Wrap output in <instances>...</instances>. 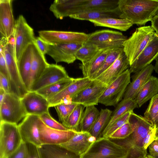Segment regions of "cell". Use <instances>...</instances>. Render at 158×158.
Wrapping results in <instances>:
<instances>
[{
  "label": "cell",
  "mask_w": 158,
  "mask_h": 158,
  "mask_svg": "<svg viewBox=\"0 0 158 158\" xmlns=\"http://www.w3.org/2000/svg\"><path fill=\"white\" fill-rule=\"evenodd\" d=\"M85 107L78 104L67 119L62 123L67 129L76 131H79V127Z\"/></svg>",
  "instance_id": "e575fe53"
},
{
  "label": "cell",
  "mask_w": 158,
  "mask_h": 158,
  "mask_svg": "<svg viewBox=\"0 0 158 158\" xmlns=\"http://www.w3.org/2000/svg\"><path fill=\"white\" fill-rule=\"evenodd\" d=\"M42 122L48 127L56 130L66 131L69 129L54 119L49 112L43 113L39 116Z\"/></svg>",
  "instance_id": "b9f144b4"
},
{
  "label": "cell",
  "mask_w": 158,
  "mask_h": 158,
  "mask_svg": "<svg viewBox=\"0 0 158 158\" xmlns=\"http://www.w3.org/2000/svg\"><path fill=\"white\" fill-rule=\"evenodd\" d=\"M112 48L99 50L89 59L80 64L79 68L83 77L89 79L101 67Z\"/></svg>",
  "instance_id": "d4e9b609"
},
{
  "label": "cell",
  "mask_w": 158,
  "mask_h": 158,
  "mask_svg": "<svg viewBox=\"0 0 158 158\" xmlns=\"http://www.w3.org/2000/svg\"><path fill=\"white\" fill-rule=\"evenodd\" d=\"M0 73L4 75L9 80L10 88L11 79L5 58L4 50H0Z\"/></svg>",
  "instance_id": "f6af8a7d"
},
{
  "label": "cell",
  "mask_w": 158,
  "mask_h": 158,
  "mask_svg": "<svg viewBox=\"0 0 158 158\" xmlns=\"http://www.w3.org/2000/svg\"><path fill=\"white\" fill-rule=\"evenodd\" d=\"M158 94V79L152 76L142 87L135 99L138 107L144 104Z\"/></svg>",
  "instance_id": "4316f807"
},
{
  "label": "cell",
  "mask_w": 158,
  "mask_h": 158,
  "mask_svg": "<svg viewBox=\"0 0 158 158\" xmlns=\"http://www.w3.org/2000/svg\"><path fill=\"white\" fill-rule=\"evenodd\" d=\"M40 118L39 116L27 114L18 125L23 142L32 144L39 148L42 145L38 126Z\"/></svg>",
  "instance_id": "5bb4252c"
},
{
  "label": "cell",
  "mask_w": 158,
  "mask_h": 158,
  "mask_svg": "<svg viewBox=\"0 0 158 158\" xmlns=\"http://www.w3.org/2000/svg\"><path fill=\"white\" fill-rule=\"evenodd\" d=\"M27 144L28 150V158H42L38 147L30 143Z\"/></svg>",
  "instance_id": "7dc6e473"
},
{
  "label": "cell",
  "mask_w": 158,
  "mask_h": 158,
  "mask_svg": "<svg viewBox=\"0 0 158 158\" xmlns=\"http://www.w3.org/2000/svg\"><path fill=\"white\" fill-rule=\"evenodd\" d=\"M154 66L150 64L135 73L127 86L123 99H135L140 90L152 76Z\"/></svg>",
  "instance_id": "7402d4cb"
},
{
  "label": "cell",
  "mask_w": 158,
  "mask_h": 158,
  "mask_svg": "<svg viewBox=\"0 0 158 158\" xmlns=\"http://www.w3.org/2000/svg\"><path fill=\"white\" fill-rule=\"evenodd\" d=\"M39 36L50 44L66 43L83 44L87 41L88 34L82 32L55 30H41Z\"/></svg>",
  "instance_id": "8fae6325"
},
{
  "label": "cell",
  "mask_w": 158,
  "mask_h": 158,
  "mask_svg": "<svg viewBox=\"0 0 158 158\" xmlns=\"http://www.w3.org/2000/svg\"><path fill=\"white\" fill-rule=\"evenodd\" d=\"M49 64L34 42L32 43V58L30 81V91Z\"/></svg>",
  "instance_id": "cb8c5ba5"
},
{
  "label": "cell",
  "mask_w": 158,
  "mask_h": 158,
  "mask_svg": "<svg viewBox=\"0 0 158 158\" xmlns=\"http://www.w3.org/2000/svg\"><path fill=\"white\" fill-rule=\"evenodd\" d=\"M129 69L111 83L100 98L98 103L105 106H115L121 101L131 82Z\"/></svg>",
  "instance_id": "ba28073f"
},
{
  "label": "cell",
  "mask_w": 158,
  "mask_h": 158,
  "mask_svg": "<svg viewBox=\"0 0 158 158\" xmlns=\"http://www.w3.org/2000/svg\"><path fill=\"white\" fill-rule=\"evenodd\" d=\"M96 139L89 132L76 131L68 141L59 145L80 157L86 152Z\"/></svg>",
  "instance_id": "ffe728a7"
},
{
  "label": "cell",
  "mask_w": 158,
  "mask_h": 158,
  "mask_svg": "<svg viewBox=\"0 0 158 158\" xmlns=\"http://www.w3.org/2000/svg\"><path fill=\"white\" fill-rule=\"evenodd\" d=\"M35 42L44 55H45L47 54L49 44L46 42L40 36L35 37Z\"/></svg>",
  "instance_id": "bcb514c9"
},
{
  "label": "cell",
  "mask_w": 158,
  "mask_h": 158,
  "mask_svg": "<svg viewBox=\"0 0 158 158\" xmlns=\"http://www.w3.org/2000/svg\"><path fill=\"white\" fill-rule=\"evenodd\" d=\"M27 114L21 98L13 94H6L0 103V122L17 124Z\"/></svg>",
  "instance_id": "9c48e42d"
},
{
  "label": "cell",
  "mask_w": 158,
  "mask_h": 158,
  "mask_svg": "<svg viewBox=\"0 0 158 158\" xmlns=\"http://www.w3.org/2000/svg\"><path fill=\"white\" fill-rule=\"evenodd\" d=\"M77 104L72 102H63L54 106L62 123L67 119Z\"/></svg>",
  "instance_id": "f35d334b"
},
{
  "label": "cell",
  "mask_w": 158,
  "mask_h": 158,
  "mask_svg": "<svg viewBox=\"0 0 158 158\" xmlns=\"http://www.w3.org/2000/svg\"><path fill=\"white\" fill-rule=\"evenodd\" d=\"M130 66L129 62L123 51L114 63L96 79L108 85Z\"/></svg>",
  "instance_id": "603a6c76"
},
{
  "label": "cell",
  "mask_w": 158,
  "mask_h": 158,
  "mask_svg": "<svg viewBox=\"0 0 158 158\" xmlns=\"http://www.w3.org/2000/svg\"><path fill=\"white\" fill-rule=\"evenodd\" d=\"M83 44L74 43L49 44L47 54L56 63L64 62L68 64L73 63L77 59L76 55L77 51Z\"/></svg>",
  "instance_id": "9a60e30c"
},
{
  "label": "cell",
  "mask_w": 158,
  "mask_h": 158,
  "mask_svg": "<svg viewBox=\"0 0 158 158\" xmlns=\"http://www.w3.org/2000/svg\"><path fill=\"white\" fill-rule=\"evenodd\" d=\"M21 100L27 115L40 116L49 112L50 107L48 101L36 92H28Z\"/></svg>",
  "instance_id": "44dd1931"
},
{
  "label": "cell",
  "mask_w": 158,
  "mask_h": 158,
  "mask_svg": "<svg viewBox=\"0 0 158 158\" xmlns=\"http://www.w3.org/2000/svg\"><path fill=\"white\" fill-rule=\"evenodd\" d=\"M107 86L97 79L92 80L89 85L73 97L70 102L82 105L85 107L97 105Z\"/></svg>",
  "instance_id": "7c38bea8"
},
{
  "label": "cell",
  "mask_w": 158,
  "mask_h": 158,
  "mask_svg": "<svg viewBox=\"0 0 158 158\" xmlns=\"http://www.w3.org/2000/svg\"><path fill=\"white\" fill-rule=\"evenodd\" d=\"M148 148L149 155L152 156L158 154V140L156 139L153 141Z\"/></svg>",
  "instance_id": "681fc988"
},
{
  "label": "cell",
  "mask_w": 158,
  "mask_h": 158,
  "mask_svg": "<svg viewBox=\"0 0 158 158\" xmlns=\"http://www.w3.org/2000/svg\"><path fill=\"white\" fill-rule=\"evenodd\" d=\"M158 34L149 42L129 69L131 73H136L151 64L158 57Z\"/></svg>",
  "instance_id": "d6986e66"
},
{
  "label": "cell",
  "mask_w": 158,
  "mask_h": 158,
  "mask_svg": "<svg viewBox=\"0 0 158 158\" xmlns=\"http://www.w3.org/2000/svg\"><path fill=\"white\" fill-rule=\"evenodd\" d=\"M127 39L121 32L106 29L88 34L87 42L91 43L99 50H104L122 47Z\"/></svg>",
  "instance_id": "30bf717a"
},
{
  "label": "cell",
  "mask_w": 158,
  "mask_h": 158,
  "mask_svg": "<svg viewBox=\"0 0 158 158\" xmlns=\"http://www.w3.org/2000/svg\"><path fill=\"white\" fill-rule=\"evenodd\" d=\"M13 36L15 55L17 61L25 49L34 42L35 39L33 28L22 15H19L16 20Z\"/></svg>",
  "instance_id": "52a82bcc"
},
{
  "label": "cell",
  "mask_w": 158,
  "mask_h": 158,
  "mask_svg": "<svg viewBox=\"0 0 158 158\" xmlns=\"http://www.w3.org/2000/svg\"><path fill=\"white\" fill-rule=\"evenodd\" d=\"M28 154L27 143L22 142L18 148L7 158H28Z\"/></svg>",
  "instance_id": "ee69618b"
},
{
  "label": "cell",
  "mask_w": 158,
  "mask_h": 158,
  "mask_svg": "<svg viewBox=\"0 0 158 158\" xmlns=\"http://www.w3.org/2000/svg\"><path fill=\"white\" fill-rule=\"evenodd\" d=\"M153 126L156 127L158 131V112L155 119L154 124Z\"/></svg>",
  "instance_id": "db71d44e"
},
{
  "label": "cell",
  "mask_w": 158,
  "mask_h": 158,
  "mask_svg": "<svg viewBox=\"0 0 158 158\" xmlns=\"http://www.w3.org/2000/svg\"><path fill=\"white\" fill-rule=\"evenodd\" d=\"M151 26L158 34V17L153 18L151 20Z\"/></svg>",
  "instance_id": "f907efd6"
},
{
  "label": "cell",
  "mask_w": 158,
  "mask_h": 158,
  "mask_svg": "<svg viewBox=\"0 0 158 158\" xmlns=\"http://www.w3.org/2000/svg\"><path fill=\"white\" fill-rule=\"evenodd\" d=\"M121 13L118 8L108 11H91L82 12L72 15L70 18L80 20H95L108 18H120Z\"/></svg>",
  "instance_id": "f1b7e54d"
},
{
  "label": "cell",
  "mask_w": 158,
  "mask_h": 158,
  "mask_svg": "<svg viewBox=\"0 0 158 158\" xmlns=\"http://www.w3.org/2000/svg\"><path fill=\"white\" fill-rule=\"evenodd\" d=\"M155 31L151 26L138 27L132 35L124 42L123 44V51L130 66L154 37L156 34Z\"/></svg>",
  "instance_id": "3957f363"
},
{
  "label": "cell",
  "mask_w": 158,
  "mask_h": 158,
  "mask_svg": "<svg viewBox=\"0 0 158 158\" xmlns=\"http://www.w3.org/2000/svg\"><path fill=\"white\" fill-rule=\"evenodd\" d=\"M1 37L0 45L3 48L5 58L10 77L11 94L16 95L22 98L27 93L21 78L15 55L13 43Z\"/></svg>",
  "instance_id": "5b68a950"
},
{
  "label": "cell",
  "mask_w": 158,
  "mask_h": 158,
  "mask_svg": "<svg viewBox=\"0 0 158 158\" xmlns=\"http://www.w3.org/2000/svg\"><path fill=\"white\" fill-rule=\"evenodd\" d=\"M156 62L154 66V69L158 74V57L156 59Z\"/></svg>",
  "instance_id": "f5cc1de1"
},
{
  "label": "cell",
  "mask_w": 158,
  "mask_h": 158,
  "mask_svg": "<svg viewBox=\"0 0 158 158\" xmlns=\"http://www.w3.org/2000/svg\"><path fill=\"white\" fill-rule=\"evenodd\" d=\"M74 79L69 77L45 87L36 92L48 100L70 84Z\"/></svg>",
  "instance_id": "d6a6232c"
},
{
  "label": "cell",
  "mask_w": 158,
  "mask_h": 158,
  "mask_svg": "<svg viewBox=\"0 0 158 158\" xmlns=\"http://www.w3.org/2000/svg\"><path fill=\"white\" fill-rule=\"evenodd\" d=\"M129 149L109 138L97 139L80 158H127Z\"/></svg>",
  "instance_id": "277c9868"
},
{
  "label": "cell",
  "mask_w": 158,
  "mask_h": 158,
  "mask_svg": "<svg viewBox=\"0 0 158 158\" xmlns=\"http://www.w3.org/2000/svg\"><path fill=\"white\" fill-rule=\"evenodd\" d=\"M69 77L63 66L56 64H49L40 78L32 85L30 91L36 92Z\"/></svg>",
  "instance_id": "e0dca14e"
},
{
  "label": "cell",
  "mask_w": 158,
  "mask_h": 158,
  "mask_svg": "<svg viewBox=\"0 0 158 158\" xmlns=\"http://www.w3.org/2000/svg\"><path fill=\"white\" fill-rule=\"evenodd\" d=\"M12 0H0V32L1 37L9 40L13 36L16 20L13 13Z\"/></svg>",
  "instance_id": "ac0fdd59"
},
{
  "label": "cell",
  "mask_w": 158,
  "mask_h": 158,
  "mask_svg": "<svg viewBox=\"0 0 158 158\" xmlns=\"http://www.w3.org/2000/svg\"><path fill=\"white\" fill-rule=\"evenodd\" d=\"M118 5L120 18L137 25H144L151 21L158 9V0H118Z\"/></svg>",
  "instance_id": "6da1fadb"
},
{
  "label": "cell",
  "mask_w": 158,
  "mask_h": 158,
  "mask_svg": "<svg viewBox=\"0 0 158 158\" xmlns=\"http://www.w3.org/2000/svg\"><path fill=\"white\" fill-rule=\"evenodd\" d=\"M135 127V122L130 117L129 122L115 131L110 135L109 138L111 139H124L131 134Z\"/></svg>",
  "instance_id": "8d00e7d4"
},
{
  "label": "cell",
  "mask_w": 158,
  "mask_h": 158,
  "mask_svg": "<svg viewBox=\"0 0 158 158\" xmlns=\"http://www.w3.org/2000/svg\"><path fill=\"white\" fill-rule=\"evenodd\" d=\"M89 21L95 26L106 27L123 31H127L133 24L128 20L119 18H108Z\"/></svg>",
  "instance_id": "f546056e"
},
{
  "label": "cell",
  "mask_w": 158,
  "mask_h": 158,
  "mask_svg": "<svg viewBox=\"0 0 158 158\" xmlns=\"http://www.w3.org/2000/svg\"><path fill=\"white\" fill-rule=\"evenodd\" d=\"M32 58V43L23 52L17 61L18 70L23 83L30 91V81Z\"/></svg>",
  "instance_id": "484cf974"
},
{
  "label": "cell",
  "mask_w": 158,
  "mask_h": 158,
  "mask_svg": "<svg viewBox=\"0 0 158 158\" xmlns=\"http://www.w3.org/2000/svg\"><path fill=\"white\" fill-rule=\"evenodd\" d=\"M39 149L42 158H80L59 145H42Z\"/></svg>",
  "instance_id": "83f0119b"
},
{
  "label": "cell",
  "mask_w": 158,
  "mask_h": 158,
  "mask_svg": "<svg viewBox=\"0 0 158 158\" xmlns=\"http://www.w3.org/2000/svg\"><path fill=\"white\" fill-rule=\"evenodd\" d=\"M155 17H158V9L157 10L153 15V18Z\"/></svg>",
  "instance_id": "11a10c76"
},
{
  "label": "cell",
  "mask_w": 158,
  "mask_h": 158,
  "mask_svg": "<svg viewBox=\"0 0 158 158\" xmlns=\"http://www.w3.org/2000/svg\"><path fill=\"white\" fill-rule=\"evenodd\" d=\"M158 112V94L152 98L144 113V117L152 125Z\"/></svg>",
  "instance_id": "ab89813d"
},
{
  "label": "cell",
  "mask_w": 158,
  "mask_h": 158,
  "mask_svg": "<svg viewBox=\"0 0 158 158\" xmlns=\"http://www.w3.org/2000/svg\"><path fill=\"white\" fill-rule=\"evenodd\" d=\"M98 50L93 44L87 42L77 51L76 55V59L83 62L89 59Z\"/></svg>",
  "instance_id": "74e56055"
},
{
  "label": "cell",
  "mask_w": 158,
  "mask_h": 158,
  "mask_svg": "<svg viewBox=\"0 0 158 158\" xmlns=\"http://www.w3.org/2000/svg\"><path fill=\"white\" fill-rule=\"evenodd\" d=\"M100 113L95 106L85 107L80 121L79 131L89 132Z\"/></svg>",
  "instance_id": "4dcf8cb0"
},
{
  "label": "cell",
  "mask_w": 158,
  "mask_h": 158,
  "mask_svg": "<svg viewBox=\"0 0 158 158\" xmlns=\"http://www.w3.org/2000/svg\"><path fill=\"white\" fill-rule=\"evenodd\" d=\"M158 131L155 126L152 125L150 128L143 143V148L147 151L149 145L154 140L157 139Z\"/></svg>",
  "instance_id": "7bdbcfd3"
},
{
  "label": "cell",
  "mask_w": 158,
  "mask_h": 158,
  "mask_svg": "<svg viewBox=\"0 0 158 158\" xmlns=\"http://www.w3.org/2000/svg\"><path fill=\"white\" fill-rule=\"evenodd\" d=\"M0 88L3 89L6 94L11 93L10 85L9 80L0 73Z\"/></svg>",
  "instance_id": "c3c4849f"
},
{
  "label": "cell",
  "mask_w": 158,
  "mask_h": 158,
  "mask_svg": "<svg viewBox=\"0 0 158 158\" xmlns=\"http://www.w3.org/2000/svg\"><path fill=\"white\" fill-rule=\"evenodd\" d=\"M146 158H153L149 154H148L146 157Z\"/></svg>",
  "instance_id": "6f0895ef"
},
{
  "label": "cell",
  "mask_w": 158,
  "mask_h": 158,
  "mask_svg": "<svg viewBox=\"0 0 158 158\" xmlns=\"http://www.w3.org/2000/svg\"><path fill=\"white\" fill-rule=\"evenodd\" d=\"M138 107L137 103L135 99H123L118 104L117 107L112 113L109 121L103 131L106 130L118 119L128 112L133 111L134 109Z\"/></svg>",
  "instance_id": "1f68e13d"
},
{
  "label": "cell",
  "mask_w": 158,
  "mask_h": 158,
  "mask_svg": "<svg viewBox=\"0 0 158 158\" xmlns=\"http://www.w3.org/2000/svg\"><path fill=\"white\" fill-rule=\"evenodd\" d=\"M132 111L128 112L115 121L106 130L103 132L101 137L109 138L115 131L128 122Z\"/></svg>",
  "instance_id": "60d3db41"
},
{
  "label": "cell",
  "mask_w": 158,
  "mask_h": 158,
  "mask_svg": "<svg viewBox=\"0 0 158 158\" xmlns=\"http://www.w3.org/2000/svg\"><path fill=\"white\" fill-rule=\"evenodd\" d=\"M150 156L153 158H158V154L152 156Z\"/></svg>",
  "instance_id": "9f6ffc18"
},
{
  "label": "cell",
  "mask_w": 158,
  "mask_h": 158,
  "mask_svg": "<svg viewBox=\"0 0 158 158\" xmlns=\"http://www.w3.org/2000/svg\"><path fill=\"white\" fill-rule=\"evenodd\" d=\"M157 139L158 140V133L157 135Z\"/></svg>",
  "instance_id": "91938a15"
},
{
  "label": "cell",
  "mask_w": 158,
  "mask_h": 158,
  "mask_svg": "<svg viewBox=\"0 0 158 158\" xmlns=\"http://www.w3.org/2000/svg\"><path fill=\"white\" fill-rule=\"evenodd\" d=\"M112 113V111L108 109H101L99 116L89 131L96 139L101 137L109 121Z\"/></svg>",
  "instance_id": "836d02e7"
},
{
  "label": "cell",
  "mask_w": 158,
  "mask_h": 158,
  "mask_svg": "<svg viewBox=\"0 0 158 158\" xmlns=\"http://www.w3.org/2000/svg\"><path fill=\"white\" fill-rule=\"evenodd\" d=\"M130 117L135 124V129L128 137L118 143L129 149L128 158L146 157L147 152L143 149V143L152 125L144 117L134 113L133 111Z\"/></svg>",
  "instance_id": "7a4b0ae2"
},
{
  "label": "cell",
  "mask_w": 158,
  "mask_h": 158,
  "mask_svg": "<svg viewBox=\"0 0 158 158\" xmlns=\"http://www.w3.org/2000/svg\"><path fill=\"white\" fill-rule=\"evenodd\" d=\"M6 94L3 89L0 88V103L2 102Z\"/></svg>",
  "instance_id": "816d5d0a"
},
{
  "label": "cell",
  "mask_w": 158,
  "mask_h": 158,
  "mask_svg": "<svg viewBox=\"0 0 158 158\" xmlns=\"http://www.w3.org/2000/svg\"><path fill=\"white\" fill-rule=\"evenodd\" d=\"M22 142L17 124L0 122V158H7Z\"/></svg>",
  "instance_id": "8992f818"
},
{
  "label": "cell",
  "mask_w": 158,
  "mask_h": 158,
  "mask_svg": "<svg viewBox=\"0 0 158 158\" xmlns=\"http://www.w3.org/2000/svg\"><path fill=\"white\" fill-rule=\"evenodd\" d=\"M123 51V47L111 49L106 57L101 67L92 75L89 79L92 80L96 78L114 63Z\"/></svg>",
  "instance_id": "d590c367"
},
{
  "label": "cell",
  "mask_w": 158,
  "mask_h": 158,
  "mask_svg": "<svg viewBox=\"0 0 158 158\" xmlns=\"http://www.w3.org/2000/svg\"><path fill=\"white\" fill-rule=\"evenodd\" d=\"M146 157H141L139 158H146Z\"/></svg>",
  "instance_id": "680465c9"
},
{
  "label": "cell",
  "mask_w": 158,
  "mask_h": 158,
  "mask_svg": "<svg viewBox=\"0 0 158 158\" xmlns=\"http://www.w3.org/2000/svg\"><path fill=\"white\" fill-rule=\"evenodd\" d=\"M38 126L42 145H60L64 143L73 137L76 132L71 130L62 131L50 128L46 125L40 118Z\"/></svg>",
  "instance_id": "4fadbf2b"
},
{
  "label": "cell",
  "mask_w": 158,
  "mask_h": 158,
  "mask_svg": "<svg viewBox=\"0 0 158 158\" xmlns=\"http://www.w3.org/2000/svg\"><path fill=\"white\" fill-rule=\"evenodd\" d=\"M92 81L86 77L75 78L70 84L48 100L49 107L63 102H71V99L89 85Z\"/></svg>",
  "instance_id": "2e32d148"
}]
</instances>
